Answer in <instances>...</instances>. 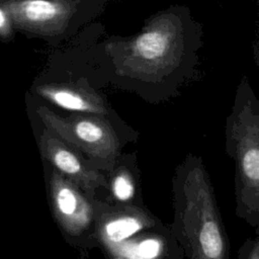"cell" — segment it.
Returning <instances> with one entry per match:
<instances>
[{
    "instance_id": "1",
    "label": "cell",
    "mask_w": 259,
    "mask_h": 259,
    "mask_svg": "<svg viewBox=\"0 0 259 259\" xmlns=\"http://www.w3.org/2000/svg\"><path fill=\"white\" fill-rule=\"evenodd\" d=\"M170 233L185 259H229L230 239L201 157L188 153L172 179Z\"/></svg>"
},
{
    "instance_id": "13",
    "label": "cell",
    "mask_w": 259,
    "mask_h": 259,
    "mask_svg": "<svg viewBox=\"0 0 259 259\" xmlns=\"http://www.w3.org/2000/svg\"><path fill=\"white\" fill-rule=\"evenodd\" d=\"M161 259H185L181 247L174 240V238L169 244L164 256Z\"/></svg>"
},
{
    "instance_id": "5",
    "label": "cell",
    "mask_w": 259,
    "mask_h": 259,
    "mask_svg": "<svg viewBox=\"0 0 259 259\" xmlns=\"http://www.w3.org/2000/svg\"><path fill=\"white\" fill-rule=\"evenodd\" d=\"M98 248L108 256L116 248L142 233L165 228L164 223L147 206H126L92 198Z\"/></svg>"
},
{
    "instance_id": "6",
    "label": "cell",
    "mask_w": 259,
    "mask_h": 259,
    "mask_svg": "<svg viewBox=\"0 0 259 259\" xmlns=\"http://www.w3.org/2000/svg\"><path fill=\"white\" fill-rule=\"evenodd\" d=\"M36 143L44 162L71 179L89 197H98V191L106 188L104 173L93 168L80 150L56 132L42 125Z\"/></svg>"
},
{
    "instance_id": "10",
    "label": "cell",
    "mask_w": 259,
    "mask_h": 259,
    "mask_svg": "<svg viewBox=\"0 0 259 259\" xmlns=\"http://www.w3.org/2000/svg\"><path fill=\"white\" fill-rule=\"evenodd\" d=\"M169 45L168 36L159 30H152L141 34L136 40V51L146 60L161 58Z\"/></svg>"
},
{
    "instance_id": "3",
    "label": "cell",
    "mask_w": 259,
    "mask_h": 259,
    "mask_svg": "<svg viewBox=\"0 0 259 259\" xmlns=\"http://www.w3.org/2000/svg\"><path fill=\"white\" fill-rule=\"evenodd\" d=\"M226 153L235 162V213L259 228V110L252 100H241L225 126Z\"/></svg>"
},
{
    "instance_id": "12",
    "label": "cell",
    "mask_w": 259,
    "mask_h": 259,
    "mask_svg": "<svg viewBox=\"0 0 259 259\" xmlns=\"http://www.w3.org/2000/svg\"><path fill=\"white\" fill-rule=\"evenodd\" d=\"M238 259H259V236L248 238L238 250Z\"/></svg>"
},
{
    "instance_id": "2",
    "label": "cell",
    "mask_w": 259,
    "mask_h": 259,
    "mask_svg": "<svg viewBox=\"0 0 259 259\" xmlns=\"http://www.w3.org/2000/svg\"><path fill=\"white\" fill-rule=\"evenodd\" d=\"M33 112L42 125L74 145L93 168L103 173L112 168L122 148L137 143L140 137L119 116L81 112L61 116L44 104L34 106Z\"/></svg>"
},
{
    "instance_id": "11",
    "label": "cell",
    "mask_w": 259,
    "mask_h": 259,
    "mask_svg": "<svg viewBox=\"0 0 259 259\" xmlns=\"http://www.w3.org/2000/svg\"><path fill=\"white\" fill-rule=\"evenodd\" d=\"M16 31L5 9L0 5V41L8 44L14 40Z\"/></svg>"
},
{
    "instance_id": "8",
    "label": "cell",
    "mask_w": 259,
    "mask_h": 259,
    "mask_svg": "<svg viewBox=\"0 0 259 259\" xmlns=\"http://www.w3.org/2000/svg\"><path fill=\"white\" fill-rule=\"evenodd\" d=\"M31 92L58 107L73 112L117 116L103 97L85 87L54 82H37L31 87Z\"/></svg>"
},
{
    "instance_id": "4",
    "label": "cell",
    "mask_w": 259,
    "mask_h": 259,
    "mask_svg": "<svg viewBox=\"0 0 259 259\" xmlns=\"http://www.w3.org/2000/svg\"><path fill=\"white\" fill-rule=\"evenodd\" d=\"M48 201L64 240L81 255L98 247L92 198L71 179L44 163Z\"/></svg>"
},
{
    "instance_id": "7",
    "label": "cell",
    "mask_w": 259,
    "mask_h": 259,
    "mask_svg": "<svg viewBox=\"0 0 259 259\" xmlns=\"http://www.w3.org/2000/svg\"><path fill=\"white\" fill-rule=\"evenodd\" d=\"M14 30L26 35L51 36L69 17V6L50 0H0Z\"/></svg>"
},
{
    "instance_id": "9",
    "label": "cell",
    "mask_w": 259,
    "mask_h": 259,
    "mask_svg": "<svg viewBox=\"0 0 259 259\" xmlns=\"http://www.w3.org/2000/svg\"><path fill=\"white\" fill-rule=\"evenodd\" d=\"M104 175L107 195L103 200L118 205L147 206L143 199L141 170L136 152L121 153Z\"/></svg>"
}]
</instances>
